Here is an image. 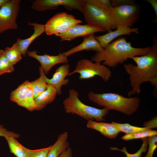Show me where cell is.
<instances>
[{
	"label": "cell",
	"mask_w": 157,
	"mask_h": 157,
	"mask_svg": "<svg viewBox=\"0 0 157 157\" xmlns=\"http://www.w3.org/2000/svg\"><path fill=\"white\" fill-rule=\"evenodd\" d=\"M136 65L131 63L124 65V69L129 75L131 90L128 93L129 97L141 91L140 87L143 83L150 82L157 88V40L154 39L150 50L145 55L131 58Z\"/></svg>",
	"instance_id": "1"
},
{
	"label": "cell",
	"mask_w": 157,
	"mask_h": 157,
	"mask_svg": "<svg viewBox=\"0 0 157 157\" xmlns=\"http://www.w3.org/2000/svg\"><path fill=\"white\" fill-rule=\"evenodd\" d=\"M151 47H135L124 37L119 38L108 44L101 51L96 52L91 58L93 62L101 63L109 67H115L128 59L145 55L150 50Z\"/></svg>",
	"instance_id": "2"
},
{
	"label": "cell",
	"mask_w": 157,
	"mask_h": 157,
	"mask_svg": "<svg viewBox=\"0 0 157 157\" xmlns=\"http://www.w3.org/2000/svg\"><path fill=\"white\" fill-rule=\"evenodd\" d=\"M88 97L90 101L104 108L129 116L137 111L140 104L138 97H127L113 93L98 94L90 91Z\"/></svg>",
	"instance_id": "3"
},
{
	"label": "cell",
	"mask_w": 157,
	"mask_h": 157,
	"mask_svg": "<svg viewBox=\"0 0 157 157\" xmlns=\"http://www.w3.org/2000/svg\"><path fill=\"white\" fill-rule=\"evenodd\" d=\"M78 96V92L74 89L69 90L68 97L63 102L66 113L76 115L88 121L102 122L105 120L104 118L108 113L109 110L88 106L80 100Z\"/></svg>",
	"instance_id": "4"
},
{
	"label": "cell",
	"mask_w": 157,
	"mask_h": 157,
	"mask_svg": "<svg viewBox=\"0 0 157 157\" xmlns=\"http://www.w3.org/2000/svg\"><path fill=\"white\" fill-rule=\"evenodd\" d=\"M76 73L79 74L80 80L89 79L99 76L106 82H108L112 76L111 71L109 68L100 63L93 62L87 58L79 60L74 70L69 72L68 76Z\"/></svg>",
	"instance_id": "5"
},
{
	"label": "cell",
	"mask_w": 157,
	"mask_h": 157,
	"mask_svg": "<svg viewBox=\"0 0 157 157\" xmlns=\"http://www.w3.org/2000/svg\"><path fill=\"white\" fill-rule=\"evenodd\" d=\"M83 1L81 12L87 23L101 27L107 32L113 29V19L111 14L85 0Z\"/></svg>",
	"instance_id": "6"
},
{
	"label": "cell",
	"mask_w": 157,
	"mask_h": 157,
	"mask_svg": "<svg viewBox=\"0 0 157 157\" xmlns=\"http://www.w3.org/2000/svg\"><path fill=\"white\" fill-rule=\"evenodd\" d=\"M139 11L138 6L135 4L114 8L111 15L113 29L120 27L131 28L139 18Z\"/></svg>",
	"instance_id": "7"
},
{
	"label": "cell",
	"mask_w": 157,
	"mask_h": 157,
	"mask_svg": "<svg viewBox=\"0 0 157 157\" xmlns=\"http://www.w3.org/2000/svg\"><path fill=\"white\" fill-rule=\"evenodd\" d=\"M82 21L75 16L65 12L58 13L49 19L44 24L45 32L47 35L60 34L74 25Z\"/></svg>",
	"instance_id": "8"
},
{
	"label": "cell",
	"mask_w": 157,
	"mask_h": 157,
	"mask_svg": "<svg viewBox=\"0 0 157 157\" xmlns=\"http://www.w3.org/2000/svg\"><path fill=\"white\" fill-rule=\"evenodd\" d=\"M21 0H9L0 9V34L18 28L16 22Z\"/></svg>",
	"instance_id": "9"
},
{
	"label": "cell",
	"mask_w": 157,
	"mask_h": 157,
	"mask_svg": "<svg viewBox=\"0 0 157 157\" xmlns=\"http://www.w3.org/2000/svg\"><path fill=\"white\" fill-rule=\"evenodd\" d=\"M10 100L28 110H35L36 104L30 82L25 81L10 94Z\"/></svg>",
	"instance_id": "10"
},
{
	"label": "cell",
	"mask_w": 157,
	"mask_h": 157,
	"mask_svg": "<svg viewBox=\"0 0 157 157\" xmlns=\"http://www.w3.org/2000/svg\"><path fill=\"white\" fill-rule=\"evenodd\" d=\"M83 3V0H36L32 3L31 8L37 11H44L62 6L69 10L81 12Z\"/></svg>",
	"instance_id": "11"
},
{
	"label": "cell",
	"mask_w": 157,
	"mask_h": 157,
	"mask_svg": "<svg viewBox=\"0 0 157 157\" xmlns=\"http://www.w3.org/2000/svg\"><path fill=\"white\" fill-rule=\"evenodd\" d=\"M106 31L103 28L94 24L87 23L81 25L78 24L73 26L65 32L55 35L60 37L61 41H70L78 37L85 38L96 33Z\"/></svg>",
	"instance_id": "12"
},
{
	"label": "cell",
	"mask_w": 157,
	"mask_h": 157,
	"mask_svg": "<svg viewBox=\"0 0 157 157\" xmlns=\"http://www.w3.org/2000/svg\"><path fill=\"white\" fill-rule=\"evenodd\" d=\"M70 68V65L68 63L60 65L56 69L52 77L50 79L46 76L40 67L39 69L40 75L43 77L46 83L53 86L57 91V94L59 95L62 93V87L69 83V79L65 78L69 73Z\"/></svg>",
	"instance_id": "13"
},
{
	"label": "cell",
	"mask_w": 157,
	"mask_h": 157,
	"mask_svg": "<svg viewBox=\"0 0 157 157\" xmlns=\"http://www.w3.org/2000/svg\"><path fill=\"white\" fill-rule=\"evenodd\" d=\"M27 54L28 56L35 58L40 62V67L45 75L48 74L55 65L60 63H68L69 62L67 57L61 53L56 56L46 54L40 55L37 54L36 51H27Z\"/></svg>",
	"instance_id": "14"
},
{
	"label": "cell",
	"mask_w": 157,
	"mask_h": 157,
	"mask_svg": "<svg viewBox=\"0 0 157 157\" xmlns=\"http://www.w3.org/2000/svg\"><path fill=\"white\" fill-rule=\"evenodd\" d=\"M114 31H110L101 35L95 36L101 46L104 49L115 38L124 35H129L132 33L138 34V29L137 28L120 27Z\"/></svg>",
	"instance_id": "15"
},
{
	"label": "cell",
	"mask_w": 157,
	"mask_h": 157,
	"mask_svg": "<svg viewBox=\"0 0 157 157\" xmlns=\"http://www.w3.org/2000/svg\"><path fill=\"white\" fill-rule=\"evenodd\" d=\"M103 49L98 41L96 39L94 34H92L84 38L82 42L80 44L62 53L67 57L83 50L93 51L98 52L102 51Z\"/></svg>",
	"instance_id": "16"
},
{
	"label": "cell",
	"mask_w": 157,
	"mask_h": 157,
	"mask_svg": "<svg viewBox=\"0 0 157 157\" xmlns=\"http://www.w3.org/2000/svg\"><path fill=\"white\" fill-rule=\"evenodd\" d=\"M86 126L88 129L98 131L104 136L110 139L116 138L120 132L118 128L112 123L89 121Z\"/></svg>",
	"instance_id": "17"
},
{
	"label": "cell",
	"mask_w": 157,
	"mask_h": 157,
	"mask_svg": "<svg viewBox=\"0 0 157 157\" xmlns=\"http://www.w3.org/2000/svg\"><path fill=\"white\" fill-rule=\"evenodd\" d=\"M29 25L33 26L34 31L33 34L29 38L24 39L17 38L16 43L22 55L26 56L28 49L32 42L38 37L45 32V25L37 23L28 22Z\"/></svg>",
	"instance_id": "18"
},
{
	"label": "cell",
	"mask_w": 157,
	"mask_h": 157,
	"mask_svg": "<svg viewBox=\"0 0 157 157\" xmlns=\"http://www.w3.org/2000/svg\"><path fill=\"white\" fill-rule=\"evenodd\" d=\"M57 91L53 85L48 84L47 89L39 95L34 98L36 104L35 110H40L52 102L55 99Z\"/></svg>",
	"instance_id": "19"
},
{
	"label": "cell",
	"mask_w": 157,
	"mask_h": 157,
	"mask_svg": "<svg viewBox=\"0 0 157 157\" xmlns=\"http://www.w3.org/2000/svg\"><path fill=\"white\" fill-rule=\"evenodd\" d=\"M68 137L67 132L59 135L55 143L51 146L46 157H59L69 147V144L67 141Z\"/></svg>",
	"instance_id": "20"
},
{
	"label": "cell",
	"mask_w": 157,
	"mask_h": 157,
	"mask_svg": "<svg viewBox=\"0 0 157 157\" xmlns=\"http://www.w3.org/2000/svg\"><path fill=\"white\" fill-rule=\"evenodd\" d=\"M8 143L10 151L16 157H27V148L13 137L5 138Z\"/></svg>",
	"instance_id": "21"
},
{
	"label": "cell",
	"mask_w": 157,
	"mask_h": 157,
	"mask_svg": "<svg viewBox=\"0 0 157 157\" xmlns=\"http://www.w3.org/2000/svg\"><path fill=\"white\" fill-rule=\"evenodd\" d=\"M5 55L13 65L20 61L22 58V54L16 43L10 47H6L4 50Z\"/></svg>",
	"instance_id": "22"
},
{
	"label": "cell",
	"mask_w": 157,
	"mask_h": 157,
	"mask_svg": "<svg viewBox=\"0 0 157 157\" xmlns=\"http://www.w3.org/2000/svg\"><path fill=\"white\" fill-rule=\"evenodd\" d=\"M116 126L120 132L126 134H130L142 132L151 129L148 127L136 126L128 123H119L114 122H111Z\"/></svg>",
	"instance_id": "23"
},
{
	"label": "cell",
	"mask_w": 157,
	"mask_h": 157,
	"mask_svg": "<svg viewBox=\"0 0 157 157\" xmlns=\"http://www.w3.org/2000/svg\"><path fill=\"white\" fill-rule=\"evenodd\" d=\"M142 140V145L138 150L134 154L129 153L127 150L126 147H124L122 149L116 147H110V150L119 151L124 153L126 157H141L142 154L146 152L148 149V138L141 139Z\"/></svg>",
	"instance_id": "24"
},
{
	"label": "cell",
	"mask_w": 157,
	"mask_h": 157,
	"mask_svg": "<svg viewBox=\"0 0 157 157\" xmlns=\"http://www.w3.org/2000/svg\"><path fill=\"white\" fill-rule=\"evenodd\" d=\"M32 88L34 98L44 91L47 88L48 84L41 75L36 80L30 82Z\"/></svg>",
	"instance_id": "25"
},
{
	"label": "cell",
	"mask_w": 157,
	"mask_h": 157,
	"mask_svg": "<svg viewBox=\"0 0 157 157\" xmlns=\"http://www.w3.org/2000/svg\"><path fill=\"white\" fill-rule=\"evenodd\" d=\"M13 65L6 57L4 50H0V76L6 73L12 72L14 70Z\"/></svg>",
	"instance_id": "26"
},
{
	"label": "cell",
	"mask_w": 157,
	"mask_h": 157,
	"mask_svg": "<svg viewBox=\"0 0 157 157\" xmlns=\"http://www.w3.org/2000/svg\"><path fill=\"white\" fill-rule=\"evenodd\" d=\"M157 131L152 129L136 133L126 134L121 137V139L125 140H129L139 139L148 138L157 135Z\"/></svg>",
	"instance_id": "27"
},
{
	"label": "cell",
	"mask_w": 157,
	"mask_h": 157,
	"mask_svg": "<svg viewBox=\"0 0 157 157\" xmlns=\"http://www.w3.org/2000/svg\"><path fill=\"white\" fill-rule=\"evenodd\" d=\"M111 15L114 9L110 0H85Z\"/></svg>",
	"instance_id": "28"
},
{
	"label": "cell",
	"mask_w": 157,
	"mask_h": 157,
	"mask_svg": "<svg viewBox=\"0 0 157 157\" xmlns=\"http://www.w3.org/2000/svg\"><path fill=\"white\" fill-rule=\"evenodd\" d=\"M51 146L48 147L35 150L27 148V157H46Z\"/></svg>",
	"instance_id": "29"
},
{
	"label": "cell",
	"mask_w": 157,
	"mask_h": 157,
	"mask_svg": "<svg viewBox=\"0 0 157 157\" xmlns=\"http://www.w3.org/2000/svg\"><path fill=\"white\" fill-rule=\"evenodd\" d=\"M148 150L144 157H152L157 147V136H153L148 138Z\"/></svg>",
	"instance_id": "30"
},
{
	"label": "cell",
	"mask_w": 157,
	"mask_h": 157,
	"mask_svg": "<svg viewBox=\"0 0 157 157\" xmlns=\"http://www.w3.org/2000/svg\"><path fill=\"white\" fill-rule=\"evenodd\" d=\"M0 136L4 138L6 137H13L15 138L19 137V135L17 133L9 131L4 128L3 125H0Z\"/></svg>",
	"instance_id": "31"
},
{
	"label": "cell",
	"mask_w": 157,
	"mask_h": 157,
	"mask_svg": "<svg viewBox=\"0 0 157 157\" xmlns=\"http://www.w3.org/2000/svg\"><path fill=\"white\" fill-rule=\"evenodd\" d=\"M111 1L114 8L125 5L135 4V1L132 0H112Z\"/></svg>",
	"instance_id": "32"
},
{
	"label": "cell",
	"mask_w": 157,
	"mask_h": 157,
	"mask_svg": "<svg viewBox=\"0 0 157 157\" xmlns=\"http://www.w3.org/2000/svg\"><path fill=\"white\" fill-rule=\"evenodd\" d=\"M157 116H155L149 121L144 123L143 126L144 127H148L150 129L156 128L157 126Z\"/></svg>",
	"instance_id": "33"
},
{
	"label": "cell",
	"mask_w": 157,
	"mask_h": 157,
	"mask_svg": "<svg viewBox=\"0 0 157 157\" xmlns=\"http://www.w3.org/2000/svg\"><path fill=\"white\" fill-rule=\"evenodd\" d=\"M72 148L69 147L62 153L59 157H72Z\"/></svg>",
	"instance_id": "34"
},
{
	"label": "cell",
	"mask_w": 157,
	"mask_h": 157,
	"mask_svg": "<svg viewBox=\"0 0 157 157\" xmlns=\"http://www.w3.org/2000/svg\"><path fill=\"white\" fill-rule=\"evenodd\" d=\"M146 1L150 3L153 8L157 18V0H147Z\"/></svg>",
	"instance_id": "35"
},
{
	"label": "cell",
	"mask_w": 157,
	"mask_h": 157,
	"mask_svg": "<svg viewBox=\"0 0 157 157\" xmlns=\"http://www.w3.org/2000/svg\"><path fill=\"white\" fill-rule=\"evenodd\" d=\"M9 0H0V9Z\"/></svg>",
	"instance_id": "36"
}]
</instances>
